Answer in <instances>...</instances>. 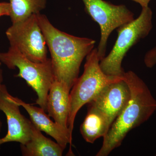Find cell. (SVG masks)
Masks as SVG:
<instances>
[{"label": "cell", "mask_w": 156, "mask_h": 156, "mask_svg": "<svg viewBox=\"0 0 156 156\" xmlns=\"http://www.w3.org/2000/svg\"><path fill=\"white\" fill-rule=\"evenodd\" d=\"M11 7L10 3L3 2H0V17L2 16H10Z\"/></svg>", "instance_id": "16"}, {"label": "cell", "mask_w": 156, "mask_h": 156, "mask_svg": "<svg viewBox=\"0 0 156 156\" xmlns=\"http://www.w3.org/2000/svg\"><path fill=\"white\" fill-rule=\"evenodd\" d=\"M10 97L20 106L25 109L29 115L31 122L39 130L53 137L65 149L68 144L71 145L73 136L69 131L52 121L43 108L26 103L18 98L11 95Z\"/></svg>", "instance_id": "10"}, {"label": "cell", "mask_w": 156, "mask_h": 156, "mask_svg": "<svg viewBox=\"0 0 156 156\" xmlns=\"http://www.w3.org/2000/svg\"><path fill=\"white\" fill-rule=\"evenodd\" d=\"M100 61L97 49H93L86 57L83 73L71 89L68 127L72 135L76 116L81 108L93 100L108 84L123 79V76L105 74L101 69Z\"/></svg>", "instance_id": "3"}, {"label": "cell", "mask_w": 156, "mask_h": 156, "mask_svg": "<svg viewBox=\"0 0 156 156\" xmlns=\"http://www.w3.org/2000/svg\"><path fill=\"white\" fill-rule=\"evenodd\" d=\"M37 15L51 55L55 80L71 90L79 77L82 62L94 49L96 42L66 33L55 27L46 15Z\"/></svg>", "instance_id": "1"}, {"label": "cell", "mask_w": 156, "mask_h": 156, "mask_svg": "<svg viewBox=\"0 0 156 156\" xmlns=\"http://www.w3.org/2000/svg\"><path fill=\"white\" fill-rule=\"evenodd\" d=\"M87 14L100 28L97 48L100 61L106 54L109 37L113 31L134 20V14L124 5H115L104 0H82Z\"/></svg>", "instance_id": "7"}, {"label": "cell", "mask_w": 156, "mask_h": 156, "mask_svg": "<svg viewBox=\"0 0 156 156\" xmlns=\"http://www.w3.org/2000/svg\"><path fill=\"white\" fill-rule=\"evenodd\" d=\"M70 90L64 83L54 81L49 90L47 104V112L49 116L69 131L68 121L70 106Z\"/></svg>", "instance_id": "11"}, {"label": "cell", "mask_w": 156, "mask_h": 156, "mask_svg": "<svg viewBox=\"0 0 156 156\" xmlns=\"http://www.w3.org/2000/svg\"><path fill=\"white\" fill-rule=\"evenodd\" d=\"M144 62L147 67L151 68L156 65V46L146 53Z\"/></svg>", "instance_id": "15"}, {"label": "cell", "mask_w": 156, "mask_h": 156, "mask_svg": "<svg viewBox=\"0 0 156 156\" xmlns=\"http://www.w3.org/2000/svg\"><path fill=\"white\" fill-rule=\"evenodd\" d=\"M6 35L10 47L17 49L30 60L41 62L48 59V46L37 14L12 23L6 30Z\"/></svg>", "instance_id": "6"}, {"label": "cell", "mask_w": 156, "mask_h": 156, "mask_svg": "<svg viewBox=\"0 0 156 156\" xmlns=\"http://www.w3.org/2000/svg\"><path fill=\"white\" fill-rule=\"evenodd\" d=\"M11 22L15 23L41 13L45 9L47 0H9Z\"/></svg>", "instance_id": "14"}, {"label": "cell", "mask_w": 156, "mask_h": 156, "mask_svg": "<svg viewBox=\"0 0 156 156\" xmlns=\"http://www.w3.org/2000/svg\"><path fill=\"white\" fill-rule=\"evenodd\" d=\"M20 147L24 156H61L65 150L56 141L44 136L33 123L30 139L26 144H20Z\"/></svg>", "instance_id": "12"}, {"label": "cell", "mask_w": 156, "mask_h": 156, "mask_svg": "<svg viewBox=\"0 0 156 156\" xmlns=\"http://www.w3.org/2000/svg\"><path fill=\"white\" fill-rule=\"evenodd\" d=\"M152 16L149 6L142 8L139 17L116 29L118 37L113 48L100 61L101 69L105 74L123 76V58L132 47L149 34L153 27Z\"/></svg>", "instance_id": "4"}, {"label": "cell", "mask_w": 156, "mask_h": 156, "mask_svg": "<svg viewBox=\"0 0 156 156\" xmlns=\"http://www.w3.org/2000/svg\"><path fill=\"white\" fill-rule=\"evenodd\" d=\"M123 78L130 89L131 97L103 137L96 156H108L121 145L129 131L147 122L156 111V100L142 79L131 71L125 72Z\"/></svg>", "instance_id": "2"}, {"label": "cell", "mask_w": 156, "mask_h": 156, "mask_svg": "<svg viewBox=\"0 0 156 156\" xmlns=\"http://www.w3.org/2000/svg\"><path fill=\"white\" fill-rule=\"evenodd\" d=\"M3 71L2 69H0V87H1L2 85L3 84ZM2 127V123L0 120V132L1 131V128Z\"/></svg>", "instance_id": "18"}, {"label": "cell", "mask_w": 156, "mask_h": 156, "mask_svg": "<svg viewBox=\"0 0 156 156\" xmlns=\"http://www.w3.org/2000/svg\"><path fill=\"white\" fill-rule=\"evenodd\" d=\"M0 62L9 69L17 68L16 77L22 78L37 93L36 104L47 112V98L51 85L55 81L50 58L41 62L30 60L16 48L10 47L6 52L0 53Z\"/></svg>", "instance_id": "5"}, {"label": "cell", "mask_w": 156, "mask_h": 156, "mask_svg": "<svg viewBox=\"0 0 156 156\" xmlns=\"http://www.w3.org/2000/svg\"><path fill=\"white\" fill-rule=\"evenodd\" d=\"M130 97V89L123 78L107 85L89 103L102 112L112 125L127 105Z\"/></svg>", "instance_id": "9"}, {"label": "cell", "mask_w": 156, "mask_h": 156, "mask_svg": "<svg viewBox=\"0 0 156 156\" xmlns=\"http://www.w3.org/2000/svg\"><path fill=\"white\" fill-rule=\"evenodd\" d=\"M155 156H156V154Z\"/></svg>", "instance_id": "20"}, {"label": "cell", "mask_w": 156, "mask_h": 156, "mask_svg": "<svg viewBox=\"0 0 156 156\" xmlns=\"http://www.w3.org/2000/svg\"><path fill=\"white\" fill-rule=\"evenodd\" d=\"M87 116L81 125L80 131L85 141L93 144L101 137H104L111 125L106 115L89 103Z\"/></svg>", "instance_id": "13"}, {"label": "cell", "mask_w": 156, "mask_h": 156, "mask_svg": "<svg viewBox=\"0 0 156 156\" xmlns=\"http://www.w3.org/2000/svg\"><path fill=\"white\" fill-rule=\"evenodd\" d=\"M1 63H2V62H0V69H1Z\"/></svg>", "instance_id": "19"}, {"label": "cell", "mask_w": 156, "mask_h": 156, "mask_svg": "<svg viewBox=\"0 0 156 156\" xmlns=\"http://www.w3.org/2000/svg\"><path fill=\"white\" fill-rule=\"evenodd\" d=\"M131 1L138 3L141 6L142 8H144L148 7L149 3L151 0H131Z\"/></svg>", "instance_id": "17"}, {"label": "cell", "mask_w": 156, "mask_h": 156, "mask_svg": "<svg viewBox=\"0 0 156 156\" xmlns=\"http://www.w3.org/2000/svg\"><path fill=\"white\" fill-rule=\"evenodd\" d=\"M7 87H0V111L5 115L8 132L0 138V147L6 143L16 142L25 144L30 138L32 123L20 112L19 105L10 97Z\"/></svg>", "instance_id": "8"}]
</instances>
